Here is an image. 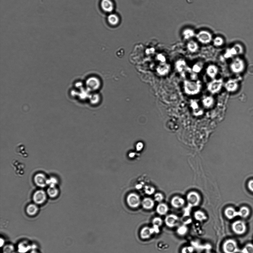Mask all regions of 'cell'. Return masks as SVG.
Returning <instances> with one entry per match:
<instances>
[{
	"mask_svg": "<svg viewBox=\"0 0 253 253\" xmlns=\"http://www.w3.org/2000/svg\"><path fill=\"white\" fill-rule=\"evenodd\" d=\"M223 43V40L220 37H217L214 40V43L216 46H221V45H222Z\"/></svg>",
	"mask_w": 253,
	"mask_h": 253,
	"instance_id": "obj_38",
	"label": "cell"
},
{
	"mask_svg": "<svg viewBox=\"0 0 253 253\" xmlns=\"http://www.w3.org/2000/svg\"><path fill=\"white\" fill-rule=\"evenodd\" d=\"M39 210L38 207L36 204H31L28 206L26 207V212L29 215H35L38 213Z\"/></svg>",
	"mask_w": 253,
	"mask_h": 253,
	"instance_id": "obj_18",
	"label": "cell"
},
{
	"mask_svg": "<svg viewBox=\"0 0 253 253\" xmlns=\"http://www.w3.org/2000/svg\"><path fill=\"white\" fill-rule=\"evenodd\" d=\"M127 202L129 206L133 208H137L141 203L139 196L136 194L133 193L128 196Z\"/></svg>",
	"mask_w": 253,
	"mask_h": 253,
	"instance_id": "obj_8",
	"label": "cell"
},
{
	"mask_svg": "<svg viewBox=\"0 0 253 253\" xmlns=\"http://www.w3.org/2000/svg\"><path fill=\"white\" fill-rule=\"evenodd\" d=\"M224 215L227 218L231 220L238 216V211H236L235 209L231 207H227L224 210Z\"/></svg>",
	"mask_w": 253,
	"mask_h": 253,
	"instance_id": "obj_14",
	"label": "cell"
},
{
	"mask_svg": "<svg viewBox=\"0 0 253 253\" xmlns=\"http://www.w3.org/2000/svg\"><path fill=\"white\" fill-rule=\"evenodd\" d=\"M185 204V200L179 196L173 197L171 200L172 206L176 209H179L183 207Z\"/></svg>",
	"mask_w": 253,
	"mask_h": 253,
	"instance_id": "obj_12",
	"label": "cell"
},
{
	"mask_svg": "<svg viewBox=\"0 0 253 253\" xmlns=\"http://www.w3.org/2000/svg\"><path fill=\"white\" fill-rule=\"evenodd\" d=\"M46 195L43 190H37L33 195V199L36 205H41L45 202L46 199Z\"/></svg>",
	"mask_w": 253,
	"mask_h": 253,
	"instance_id": "obj_7",
	"label": "cell"
},
{
	"mask_svg": "<svg viewBox=\"0 0 253 253\" xmlns=\"http://www.w3.org/2000/svg\"><path fill=\"white\" fill-rule=\"evenodd\" d=\"M143 145L142 143H138L136 145V148L138 151H141L142 149Z\"/></svg>",
	"mask_w": 253,
	"mask_h": 253,
	"instance_id": "obj_42",
	"label": "cell"
},
{
	"mask_svg": "<svg viewBox=\"0 0 253 253\" xmlns=\"http://www.w3.org/2000/svg\"><path fill=\"white\" fill-rule=\"evenodd\" d=\"M197 36L199 40L203 43H210L212 39L211 35L208 32L205 31L200 32Z\"/></svg>",
	"mask_w": 253,
	"mask_h": 253,
	"instance_id": "obj_11",
	"label": "cell"
},
{
	"mask_svg": "<svg viewBox=\"0 0 253 253\" xmlns=\"http://www.w3.org/2000/svg\"><path fill=\"white\" fill-rule=\"evenodd\" d=\"M188 48L190 51L195 52L198 49V46L195 42L191 41L188 43Z\"/></svg>",
	"mask_w": 253,
	"mask_h": 253,
	"instance_id": "obj_31",
	"label": "cell"
},
{
	"mask_svg": "<svg viewBox=\"0 0 253 253\" xmlns=\"http://www.w3.org/2000/svg\"><path fill=\"white\" fill-rule=\"evenodd\" d=\"M193 216L196 220L200 222L205 221L207 219L206 214L205 212L200 210L195 211L194 213Z\"/></svg>",
	"mask_w": 253,
	"mask_h": 253,
	"instance_id": "obj_17",
	"label": "cell"
},
{
	"mask_svg": "<svg viewBox=\"0 0 253 253\" xmlns=\"http://www.w3.org/2000/svg\"><path fill=\"white\" fill-rule=\"evenodd\" d=\"M214 102V99L212 97H207L205 98L202 101L203 105L206 107H210L212 105Z\"/></svg>",
	"mask_w": 253,
	"mask_h": 253,
	"instance_id": "obj_26",
	"label": "cell"
},
{
	"mask_svg": "<svg viewBox=\"0 0 253 253\" xmlns=\"http://www.w3.org/2000/svg\"><path fill=\"white\" fill-rule=\"evenodd\" d=\"M58 180L54 177H51L48 178L47 180V185H48L50 187H56V185L58 183Z\"/></svg>",
	"mask_w": 253,
	"mask_h": 253,
	"instance_id": "obj_33",
	"label": "cell"
},
{
	"mask_svg": "<svg viewBox=\"0 0 253 253\" xmlns=\"http://www.w3.org/2000/svg\"><path fill=\"white\" fill-rule=\"evenodd\" d=\"M202 69V65L200 64H197L194 65L193 68V71L194 72H200Z\"/></svg>",
	"mask_w": 253,
	"mask_h": 253,
	"instance_id": "obj_40",
	"label": "cell"
},
{
	"mask_svg": "<svg viewBox=\"0 0 253 253\" xmlns=\"http://www.w3.org/2000/svg\"><path fill=\"white\" fill-rule=\"evenodd\" d=\"M207 253H214L210 252H207Z\"/></svg>",
	"mask_w": 253,
	"mask_h": 253,
	"instance_id": "obj_47",
	"label": "cell"
},
{
	"mask_svg": "<svg viewBox=\"0 0 253 253\" xmlns=\"http://www.w3.org/2000/svg\"><path fill=\"white\" fill-rule=\"evenodd\" d=\"M222 81L221 80H215L209 84L208 89L212 93L218 92L221 88Z\"/></svg>",
	"mask_w": 253,
	"mask_h": 253,
	"instance_id": "obj_10",
	"label": "cell"
},
{
	"mask_svg": "<svg viewBox=\"0 0 253 253\" xmlns=\"http://www.w3.org/2000/svg\"><path fill=\"white\" fill-rule=\"evenodd\" d=\"M183 34L186 39H188L194 36V33L192 30L187 29L184 31Z\"/></svg>",
	"mask_w": 253,
	"mask_h": 253,
	"instance_id": "obj_34",
	"label": "cell"
},
{
	"mask_svg": "<svg viewBox=\"0 0 253 253\" xmlns=\"http://www.w3.org/2000/svg\"><path fill=\"white\" fill-rule=\"evenodd\" d=\"M5 244V241L2 238H1V247H2Z\"/></svg>",
	"mask_w": 253,
	"mask_h": 253,
	"instance_id": "obj_44",
	"label": "cell"
},
{
	"mask_svg": "<svg viewBox=\"0 0 253 253\" xmlns=\"http://www.w3.org/2000/svg\"><path fill=\"white\" fill-rule=\"evenodd\" d=\"M108 20L111 24L114 25L117 24L119 21L118 17L115 14L110 15L108 17Z\"/></svg>",
	"mask_w": 253,
	"mask_h": 253,
	"instance_id": "obj_27",
	"label": "cell"
},
{
	"mask_svg": "<svg viewBox=\"0 0 253 253\" xmlns=\"http://www.w3.org/2000/svg\"><path fill=\"white\" fill-rule=\"evenodd\" d=\"M250 210L248 207L246 206L241 207L238 211V216L242 218H245L249 216L250 214Z\"/></svg>",
	"mask_w": 253,
	"mask_h": 253,
	"instance_id": "obj_22",
	"label": "cell"
},
{
	"mask_svg": "<svg viewBox=\"0 0 253 253\" xmlns=\"http://www.w3.org/2000/svg\"><path fill=\"white\" fill-rule=\"evenodd\" d=\"M232 229L233 231L235 234L238 235H242L247 231V227L245 222L238 220L233 223Z\"/></svg>",
	"mask_w": 253,
	"mask_h": 253,
	"instance_id": "obj_3",
	"label": "cell"
},
{
	"mask_svg": "<svg viewBox=\"0 0 253 253\" xmlns=\"http://www.w3.org/2000/svg\"><path fill=\"white\" fill-rule=\"evenodd\" d=\"M242 253H253V244H248L245 246L242 250Z\"/></svg>",
	"mask_w": 253,
	"mask_h": 253,
	"instance_id": "obj_30",
	"label": "cell"
},
{
	"mask_svg": "<svg viewBox=\"0 0 253 253\" xmlns=\"http://www.w3.org/2000/svg\"><path fill=\"white\" fill-rule=\"evenodd\" d=\"M160 68H161V74L164 75L168 73L169 70V65L167 64H163Z\"/></svg>",
	"mask_w": 253,
	"mask_h": 253,
	"instance_id": "obj_36",
	"label": "cell"
},
{
	"mask_svg": "<svg viewBox=\"0 0 253 253\" xmlns=\"http://www.w3.org/2000/svg\"><path fill=\"white\" fill-rule=\"evenodd\" d=\"M152 223L153 225L159 227L163 225V221L161 217H156L153 219Z\"/></svg>",
	"mask_w": 253,
	"mask_h": 253,
	"instance_id": "obj_32",
	"label": "cell"
},
{
	"mask_svg": "<svg viewBox=\"0 0 253 253\" xmlns=\"http://www.w3.org/2000/svg\"><path fill=\"white\" fill-rule=\"evenodd\" d=\"M217 68L214 65H210L207 67V75L212 78H214L217 73Z\"/></svg>",
	"mask_w": 253,
	"mask_h": 253,
	"instance_id": "obj_21",
	"label": "cell"
},
{
	"mask_svg": "<svg viewBox=\"0 0 253 253\" xmlns=\"http://www.w3.org/2000/svg\"><path fill=\"white\" fill-rule=\"evenodd\" d=\"M187 200L190 206L196 207L200 204L201 198L200 195L197 192H191L187 195Z\"/></svg>",
	"mask_w": 253,
	"mask_h": 253,
	"instance_id": "obj_4",
	"label": "cell"
},
{
	"mask_svg": "<svg viewBox=\"0 0 253 253\" xmlns=\"http://www.w3.org/2000/svg\"><path fill=\"white\" fill-rule=\"evenodd\" d=\"M101 5L102 9L107 12H111L114 8L113 3L111 0H102Z\"/></svg>",
	"mask_w": 253,
	"mask_h": 253,
	"instance_id": "obj_16",
	"label": "cell"
},
{
	"mask_svg": "<svg viewBox=\"0 0 253 253\" xmlns=\"http://www.w3.org/2000/svg\"><path fill=\"white\" fill-rule=\"evenodd\" d=\"M145 191L147 194L151 195L154 193L155 189L152 187L146 186L145 187Z\"/></svg>",
	"mask_w": 253,
	"mask_h": 253,
	"instance_id": "obj_37",
	"label": "cell"
},
{
	"mask_svg": "<svg viewBox=\"0 0 253 253\" xmlns=\"http://www.w3.org/2000/svg\"><path fill=\"white\" fill-rule=\"evenodd\" d=\"M12 166L14 168L15 171L17 174L19 176L23 175L25 167L23 163L20 162L18 161H13Z\"/></svg>",
	"mask_w": 253,
	"mask_h": 253,
	"instance_id": "obj_13",
	"label": "cell"
},
{
	"mask_svg": "<svg viewBox=\"0 0 253 253\" xmlns=\"http://www.w3.org/2000/svg\"><path fill=\"white\" fill-rule=\"evenodd\" d=\"M47 193L50 198H54L58 195L59 191L56 187H50L47 190Z\"/></svg>",
	"mask_w": 253,
	"mask_h": 253,
	"instance_id": "obj_25",
	"label": "cell"
},
{
	"mask_svg": "<svg viewBox=\"0 0 253 253\" xmlns=\"http://www.w3.org/2000/svg\"><path fill=\"white\" fill-rule=\"evenodd\" d=\"M34 180L36 185L41 188H43L47 185L48 178L43 173L37 174L34 178Z\"/></svg>",
	"mask_w": 253,
	"mask_h": 253,
	"instance_id": "obj_9",
	"label": "cell"
},
{
	"mask_svg": "<svg viewBox=\"0 0 253 253\" xmlns=\"http://www.w3.org/2000/svg\"><path fill=\"white\" fill-rule=\"evenodd\" d=\"M191 106L192 107V108L193 109H197L198 108V104H197L196 102H193L192 103Z\"/></svg>",
	"mask_w": 253,
	"mask_h": 253,
	"instance_id": "obj_43",
	"label": "cell"
},
{
	"mask_svg": "<svg viewBox=\"0 0 253 253\" xmlns=\"http://www.w3.org/2000/svg\"><path fill=\"white\" fill-rule=\"evenodd\" d=\"M35 244H31L27 241H22L18 244V250L20 253H26L32 249H36Z\"/></svg>",
	"mask_w": 253,
	"mask_h": 253,
	"instance_id": "obj_6",
	"label": "cell"
},
{
	"mask_svg": "<svg viewBox=\"0 0 253 253\" xmlns=\"http://www.w3.org/2000/svg\"><path fill=\"white\" fill-rule=\"evenodd\" d=\"M248 186L249 189L253 192V180H251L248 182Z\"/></svg>",
	"mask_w": 253,
	"mask_h": 253,
	"instance_id": "obj_41",
	"label": "cell"
},
{
	"mask_svg": "<svg viewBox=\"0 0 253 253\" xmlns=\"http://www.w3.org/2000/svg\"><path fill=\"white\" fill-rule=\"evenodd\" d=\"M188 229L186 225H181L178 227L176 230V233L178 235L183 237L186 235L188 233Z\"/></svg>",
	"mask_w": 253,
	"mask_h": 253,
	"instance_id": "obj_23",
	"label": "cell"
},
{
	"mask_svg": "<svg viewBox=\"0 0 253 253\" xmlns=\"http://www.w3.org/2000/svg\"><path fill=\"white\" fill-rule=\"evenodd\" d=\"M222 250L224 253H237L239 249L237 243L234 239H227L224 242Z\"/></svg>",
	"mask_w": 253,
	"mask_h": 253,
	"instance_id": "obj_2",
	"label": "cell"
},
{
	"mask_svg": "<svg viewBox=\"0 0 253 253\" xmlns=\"http://www.w3.org/2000/svg\"><path fill=\"white\" fill-rule=\"evenodd\" d=\"M16 151L18 154L21 155V156L23 158H26L28 156V153L26 152L25 146L23 145H19L17 147Z\"/></svg>",
	"mask_w": 253,
	"mask_h": 253,
	"instance_id": "obj_24",
	"label": "cell"
},
{
	"mask_svg": "<svg viewBox=\"0 0 253 253\" xmlns=\"http://www.w3.org/2000/svg\"><path fill=\"white\" fill-rule=\"evenodd\" d=\"M169 210L168 206L166 204L161 203L157 206L156 211L159 215L163 216L166 215Z\"/></svg>",
	"mask_w": 253,
	"mask_h": 253,
	"instance_id": "obj_15",
	"label": "cell"
},
{
	"mask_svg": "<svg viewBox=\"0 0 253 253\" xmlns=\"http://www.w3.org/2000/svg\"><path fill=\"white\" fill-rule=\"evenodd\" d=\"M29 253H39L36 250V249H32L30 251Z\"/></svg>",
	"mask_w": 253,
	"mask_h": 253,
	"instance_id": "obj_45",
	"label": "cell"
},
{
	"mask_svg": "<svg viewBox=\"0 0 253 253\" xmlns=\"http://www.w3.org/2000/svg\"><path fill=\"white\" fill-rule=\"evenodd\" d=\"M186 63L184 61H179L176 62V69L179 72L183 71L186 67Z\"/></svg>",
	"mask_w": 253,
	"mask_h": 253,
	"instance_id": "obj_29",
	"label": "cell"
},
{
	"mask_svg": "<svg viewBox=\"0 0 253 253\" xmlns=\"http://www.w3.org/2000/svg\"><path fill=\"white\" fill-rule=\"evenodd\" d=\"M134 153H131V154H129V156L131 158L133 157L134 156Z\"/></svg>",
	"mask_w": 253,
	"mask_h": 253,
	"instance_id": "obj_46",
	"label": "cell"
},
{
	"mask_svg": "<svg viewBox=\"0 0 253 253\" xmlns=\"http://www.w3.org/2000/svg\"><path fill=\"white\" fill-rule=\"evenodd\" d=\"M154 197L155 200L158 202H161L164 199L163 195L161 193H156Z\"/></svg>",
	"mask_w": 253,
	"mask_h": 253,
	"instance_id": "obj_39",
	"label": "cell"
},
{
	"mask_svg": "<svg viewBox=\"0 0 253 253\" xmlns=\"http://www.w3.org/2000/svg\"><path fill=\"white\" fill-rule=\"evenodd\" d=\"M151 228L145 227L142 229L140 232L141 237L143 239H147L153 234Z\"/></svg>",
	"mask_w": 253,
	"mask_h": 253,
	"instance_id": "obj_19",
	"label": "cell"
},
{
	"mask_svg": "<svg viewBox=\"0 0 253 253\" xmlns=\"http://www.w3.org/2000/svg\"><path fill=\"white\" fill-rule=\"evenodd\" d=\"M142 204L143 208L146 210H150L154 207L155 203L154 201L151 199L146 198L143 200Z\"/></svg>",
	"mask_w": 253,
	"mask_h": 253,
	"instance_id": "obj_20",
	"label": "cell"
},
{
	"mask_svg": "<svg viewBox=\"0 0 253 253\" xmlns=\"http://www.w3.org/2000/svg\"><path fill=\"white\" fill-rule=\"evenodd\" d=\"M3 253H15L14 246L11 244H6L3 247Z\"/></svg>",
	"mask_w": 253,
	"mask_h": 253,
	"instance_id": "obj_28",
	"label": "cell"
},
{
	"mask_svg": "<svg viewBox=\"0 0 253 253\" xmlns=\"http://www.w3.org/2000/svg\"><path fill=\"white\" fill-rule=\"evenodd\" d=\"M194 249L192 246H188L184 247L182 249L181 253H193Z\"/></svg>",
	"mask_w": 253,
	"mask_h": 253,
	"instance_id": "obj_35",
	"label": "cell"
},
{
	"mask_svg": "<svg viewBox=\"0 0 253 253\" xmlns=\"http://www.w3.org/2000/svg\"><path fill=\"white\" fill-rule=\"evenodd\" d=\"M201 85L200 81L192 82L185 81L184 88L185 92L190 95H195L200 92Z\"/></svg>",
	"mask_w": 253,
	"mask_h": 253,
	"instance_id": "obj_1",
	"label": "cell"
},
{
	"mask_svg": "<svg viewBox=\"0 0 253 253\" xmlns=\"http://www.w3.org/2000/svg\"><path fill=\"white\" fill-rule=\"evenodd\" d=\"M179 217L174 214H169L165 217L164 222L165 225L169 228H174L179 224Z\"/></svg>",
	"mask_w": 253,
	"mask_h": 253,
	"instance_id": "obj_5",
	"label": "cell"
}]
</instances>
